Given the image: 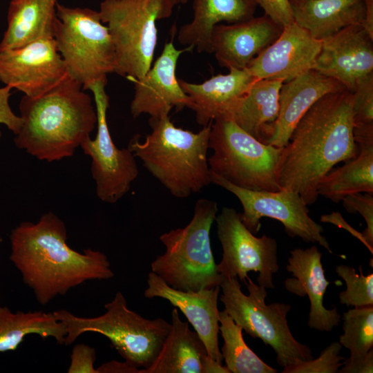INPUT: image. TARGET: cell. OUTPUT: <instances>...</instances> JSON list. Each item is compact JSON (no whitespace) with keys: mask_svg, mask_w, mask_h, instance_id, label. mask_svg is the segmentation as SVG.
<instances>
[{"mask_svg":"<svg viewBox=\"0 0 373 373\" xmlns=\"http://www.w3.org/2000/svg\"><path fill=\"white\" fill-rule=\"evenodd\" d=\"M353 93H328L305 113L281 148L276 169L280 188L298 193L307 205L318 199L323 178L339 162L356 157Z\"/></svg>","mask_w":373,"mask_h":373,"instance_id":"1","label":"cell"},{"mask_svg":"<svg viewBox=\"0 0 373 373\" xmlns=\"http://www.w3.org/2000/svg\"><path fill=\"white\" fill-rule=\"evenodd\" d=\"M64 221L52 212L23 222L10 233V260L42 305L88 281L114 276L106 256L90 248L79 252L66 242Z\"/></svg>","mask_w":373,"mask_h":373,"instance_id":"2","label":"cell"},{"mask_svg":"<svg viewBox=\"0 0 373 373\" xmlns=\"http://www.w3.org/2000/svg\"><path fill=\"white\" fill-rule=\"evenodd\" d=\"M19 110L23 124L14 139L16 146L48 162L72 156L97 120L92 98L68 75L41 95H24Z\"/></svg>","mask_w":373,"mask_h":373,"instance_id":"3","label":"cell"},{"mask_svg":"<svg viewBox=\"0 0 373 373\" xmlns=\"http://www.w3.org/2000/svg\"><path fill=\"white\" fill-rule=\"evenodd\" d=\"M151 132L128 148L173 196L188 198L211 183L207 152L211 122L198 133L175 126L169 116L150 118Z\"/></svg>","mask_w":373,"mask_h":373,"instance_id":"4","label":"cell"},{"mask_svg":"<svg viewBox=\"0 0 373 373\" xmlns=\"http://www.w3.org/2000/svg\"><path fill=\"white\" fill-rule=\"evenodd\" d=\"M217 212L216 202L199 199L187 225L160 236L166 250L152 261L151 271L170 287L181 291L220 286L224 278L218 272L210 239Z\"/></svg>","mask_w":373,"mask_h":373,"instance_id":"5","label":"cell"},{"mask_svg":"<svg viewBox=\"0 0 373 373\" xmlns=\"http://www.w3.org/2000/svg\"><path fill=\"white\" fill-rule=\"evenodd\" d=\"M104 308L105 313L91 318L77 316L66 309L54 311L57 319L66 327L64 345H71L86 332L98 333L109 339L128 364L137 368L149 367L161 349L171 323L162 318H145L128 309L121 291Z\"/></svg>","mask_w":373,"mask_h":373,"instance_id":"6","label":"cell"},{"mask_svg":"<svg viewBox=\"0 0 373 373\" xmlns=\"http://www.w3.org/2000/svg\"><path fill=\"white\" fill-rule=\"evenodd\" d=\"M173 0H103L101 20L111 35L116 56L115 73L142 77L151 67L157 41L156 21L169 17Z\"/></svg>","mask_w":373,"mask_h":373,"instance_id":"7","label":"cell"},{"mask_svg":"<svg viewBox=\"0 0 373 373\" xmlns=\"http://www.w3.org/2000/svg\"><path fill=\"white\" fill-rule=\"evenodd\" d=\"M53 39L69 77L85 90L92 83L115 73L113 41L99 11L57 3Z\"/></svg>","mask_w":373,"mask_h":373,"instance_id":"8","label":"cell"},{"mask_svg":"<svg viewBox=\"0 0 373 373\" xmlns=\"http://www.w3.org/2000/svg\"><path fill=\"white\" fill-rule=\"evenodd\" d=\"M245 283L249 292L245 294L236 278H225L220 285V301L233 321L252 338L261 339L276 353L281 367L313 358L310 347L298 341L287 323L289 304H267L266 288L254 283L249 277Z\"/></svg>","mask_w":373,"mask_h":373,"instance_id":"9","label":"cell"},{"mask_svg":"<svg viewBox=\"0 0 373 373\" xmlns=\"http://www.w3.org/2000/svg\"><path fill=\"white\" fill-rule=\"evenodd\" d=\"M208 157L213 173L238 187L252 191L280 189L276 169L281 148L263 143L229 119L211 122Z\"/></svg>","mask_w":373,"mask_h":373,"instance_id":"10","label":"cell"},{"mask_svg":"<svg viewBox=\"0 0 373 373\" xmlns=\"http://www.w3.org/2000/svg\"><path fill=\"white\" fill-rule=\"evenodd\" d=\"M211 180L239 200L243 209L240 213L241 220L254 234L260 230L261 218L268 217L281 222L290 237L299 238L305 242L318 243L332 253L323 235V228L309 216L308 205L295 191L286 188H280L276 191L245 189L229 183L211 171Z\"/></svg>","mask_w":373,"mask_h":373,"instance_id":"11","label":"cell"},{"mask_svg":"<svg viewBox=\"0 0 373 373\" xmlns=\"http://www.w3.org/2000/svg\"><path fill=\"white\" fill-rule=\"evenodd\" d=\"M215 220L222 248L218 272L224 279L236 278L245 283L249 272H257L259 285L274 288L273 276L279 269L277 241L266 235L256 237L233 208L223 207Z\"/></svg>","mask_w":373,"mask_h":373,"instance_id":"12","label":"cell"},{"mask_svg":"<svg viewBox=\"0 0 373 373\" xmlns=\"http://www.w3.org/2000/svg\"><path fill=\"white\" fill-rule=\"evenodd\" d=\"M106 82L98 80L86 89L93 95L97 132L94 139L87 138L80 147L91 158L90 171L97 197L104 202L115 203L129 191L138 169L132 151L128 147L119 149L112 140L106 119L109 106Z\"/></svg>","mask_w":373,"mask_h":373,"instance_id":"13","label":"cell"},{"mask_svg":"<svg viewBox=\"0 0 373 373\" xmlns=\"http://www.w3.org/2000/svg\"><path fill=\"white\" fill-rule=\"evenodd\" d=\"M68 75L53 38H43L21 47L0 51V81L35 97L48 92Z\"/></svg>","mask_w":373,"mask_h":373,"instance_id":"14","label":"cell"},{"mask_svg":"<svg viewBox=\"0 0 373 373\" xmlns=\"http://www.w3.org/2000/svg\"><path fill=\"white\" fill-rule=\"evenodd\" d=\"M175 48L173 40L166 42L153 67L141 78H128L135 84V93L131 103L134 118L142 114L150 118L169 116L170 111L191 107V101L176 77V66L180 56L190 50Z\"/></svg>","mask_w":373,"mask_h":373,"instance_id":"15","label":"cell"},{"mask_svg":"<svg viewBox=\"0 0 373 373\" xmlns=\"http://www.w3.org/2000/svg\"><path fill=\"white\" fill-rule=\"evenodd\" d=\"M321 41L313 69L353 93L357 82L373 73V37L362 26L352 25Z\"/></svg>","mask_w":373,"mask_h":373,"instance_id":"16","label":"cell"},{"mask_svg":"<svg viewBox=\"0 0 373 373\" xmlns=\"http://www.w3.org/2000/svg\"><path fill=\"white\" fill-rule=\"evenodd\" d=\"M321 44L293 21L247 68L256 79L285 82L313 69Z\"/></svg>","mask_w":373,"mask_h":373,"instance_id":"17","label":"cell"},{"mask_svg":"<svg viewBox=\"0 0 373 373\" xmlns=\"http://www.w3.org/2000/svg\"><path fill=\"white\" fill-rule=\"evenodd\" d=\"M283 27L263 15L234 23L216 25L211 35V50L220 66L247 68L281 34Z\"/></svg>","mask_w":373,"mask_h":373,"instance_id":"18","label":"cell"},{"mask_svg":"<svg viewBox=\"0 0 373 373\" xmlns=\"http://www.w3.org/2000/svg\"><path fill=\"white\" fill-rule=\"evenodd\" d=\"M144 296L147 298H161L178 308L192 325L203 341L208 355L222 364L218 345L219 310L218 300L220 286L196 291H181L168 285L157 274H148Z\"/></svg>","mask_w":373,"mask_h":373,"instance_id":"19","label":"cell"},{"mask_svg":"<svg viewBox=\"0 0 373 373\" xmlns=\"http://www.w3.org/2000/svg\"><path fill=\"white\" fill-rule=\"evenodd\" d=\"M321 258L322 254L316 246L291 250L286 269L293 278L285 280V287L291 294L308 296L309 327L328 332L340 324L341 316L336 307L328 309L323 305L324 295L330 282L325 277Z\"/></svg>","mask_w":373,"mask_h":373,"instance_id":"20","label":"cell"},{"mask_svg":"<svg viewBox=\"0 0 373 373\" xmlns=\"http://www.w3.org/2000/svg\"><path fill=\"white\" fill-rule=\"evenodd\" d=\"M337 80L310 69L283 82L279 91V111L266 144L283 148L298 121L324 95L345 90Z\"/></svg>","mask_w":373,"mask_h":373,"instance_id":"21","label":"cell"},{"mask_svg":"<svg viewBox=\"0 0 373 373\" xmlns=\"http://www.w3.org/2000/svg\"><path fill=\"white\" fill-rule=\"evenodd\" d=\"M200 84L179 79L191 101L196 122L203 126L214 119L225 118L231 108L249 90L256 79L247 68L230 69Z\"/></svg>","mask_w":373,"mask_h":373,"instance_id":"22","label":"cell"},{"mask_svg":"<svg viewBox=\"0 0 373 373\" xmlns=\"http://www.w3.org/2000/svg\"><path fill=\"white\" fill-rule=\"evenodd\" d=\"M256 0H193V17L183 25L178 35L179 42L199 52L211 53V35L220 22L234 23L254 17Z\"/></svg>","mask_w":373,"mask_h":373,"instance_id":"23","label":"cell"},{"mask_svg":"<svg viewBox=\"0 0 373 373\" xmlns=\"http://www.w3.org/2000/svg\"><path fill=\"white\" fill-rule=\"evenodd\" d=\"M289 1L294 21L318 40L364 20L365 0Z\"/></svg>","mask_w":373,"mask_h":373,"instance_id":"24","label":"cell"},{"mask_svg":"<svg viewBox=\"0 0 373 373\" xmlns=\"http://www.w3.org/2000/svg\"><path fill=\"white\" fill-rule=\"evenodd\" d=\"M206 354L200 336L190 329L188 322L180 319L175 307L171 312L170 330L157 356L138 373H202V358Z\"/></svg>","mask_w":373,"mask_h":373,"instance_id":"25","label":"cell"},{"mask_svg":"<svg viewBox=\"0 0 373 373\" xmlns=\"http://www.w3.org/2000/svg\"><path fill=\"white\" fill-rule=\"evenodd\" d=\"M283 82L258 79L231 108L226 119L265 143L279 111V91Z\"/></svg>","mask_w":373,"mask_h":373,"instance_id":"26","label":"cell"},{"mask_svg":"<svg viewBox=\"0 0 373 373\" xmlns=\"http://www.w3.org/2000/svg\"><path fill=\"white\" fill-rule=\"evenodd\" d=\"M57 4V0H11L0 51L17 48L39 39L53 38Z\"/></svg>","mask_w":373,"mask_h":373,"instance_id":"27","label":"cell"},{"mask_svg":"<svg viewBox=\"0 0 373 373\" xmlns=\"http://www.w3.org/2000/svg\"><path fill=\"white\" fill-rule=\"evenodd\" d=\"M354 140L358 146L356 157L323 178L318 195L338 203L350 194L373 193V135Z\"/></svg>","mask_w":373,"mask_h":373,"instance_id":"28","label":"cell"},{"mask_svg":"<svg viewBox=\"0 0 373 373\" xmlns=\"http://www.w3.org/2000/svg\"><path fill=\"white\" fill-rule=\"evenodd\" d=\"M29 334L52 337L64 345L67 329L53 312H12L8 307L0 306V353L15 350Z\"/></svg>","mask_w":373,"mask_h":373,"instance_id":"29","label":"cell"},{"mask_svg":"<svg viewBox=\"0 0 373 373\" xmlns=\"http://www.w3.org/2000/svg\"><path fill=\"white\" fill-rule=\"evenodd\" d=\"M219 332L224 341L221 349L225 367L230 373H276L277 370L265 363L246 344L242 327L225 309L219 311Z\"/></svg>","mask_w":373,"mask_h":373,"instance_id":"30","label":"cell"},{"mask_svg":"<svg viewBox=\"0 0 373 373\" xmlns=\"http://www.w3.org/2000/svg\"><path fill=\"white\" fill-rule=\"evenodd\" d=\"M343 334L340 344L350 351V356H359L373 347V305L354 307L343 316Z\"/></svg>","mask_w":373,"mask_h":373,"instance_id":"31","label":"cell"},{"mask_svg":"<svg viewBox=\"0 0 373 373\" xmlns=\"http://www.w3.org/2000/svg\"><path fill=\"white\" fill-rule=\"evenodd\" d=\"M358 268L359 274L349 265L336 267V274L346 284V289L339 293L340 303L354 307L373 305V274L364 275L361 265Z\"/></svg>","mask_w":373,"mask_h":373,"instance_id":"32","label":"cell"},{"mask_svg":"<svg viewBox=\"0 0 373 373\" xmlns=\"http://www.w3.org/2000/svg\"><path fill=\"white\" fill-rule=\"evenodd\" d=\"M342 345L334 341L315 359L301 361L283 367L282 373H336L343 365Z\"/></svg>","mask_w":373,"mask_h":373,"instance_id":"33","label":"cell"},{"mask_svg":"<svg viewBox=\"0 0 373 373\" xmlns=\"http://www.w3.org/2000/svg\"><path fill=\"white\" fill-rule=\"evenodd\" d=\"M352 93L354 128L373 127V73L361 79Z\"/></svg>","mask_w":373,"mask_h":373,"instance_id":"34","label":"cell"},{"mask_svg":"<svg viewBox=\"0 0 373 373\" xmlns=\"http://www.w3.org/2000/svg\"><path fill=\"white\" fill-rule=\"evenodd\" d=\"M345 210L350 213H359L366 222V228L361 233L363 244L372 254L373 251V196L372 193L350 194L343 200Z\"/></svg>","mask_w":373,"mask_h":373,"instance_id":"35","label":"cell"},{"mask_svg":"<svg viewBox=\"0 0 373 373\" xmlns=\"http://www.w3.org/2000/svg\"><path fill=\"white\" fill-rule=\"evenodd\" d=\"M95 350L84 343L76 344L70 354L68 373H99L94 367Z\"/></svg>","mask_w":373,"mask_h":373,"instance_id":"36","label":"cell"},{"mask_svg":"<svg viewBox=\"0 0 373 373\" xmlns=\"http://www.w3.org/2000/svg\"><path fill=\"white\" fill-rule=\"evenodd\" d=\"M257 4L278 24L284 27L294 21L289 0H256Z\"/></svg>","mask_w":373,"mask_h":373,"instance_id":"37","label":"cell"},{"mask_svg":"<svg viewBox=\"0 0 373 373\" xmlns=\"http://www.w3.org/2000/svg\"><path fill=\"white\" fill-rule=\"evenodd\" d=\"M12 88L8 86L0 88V124H4L15 135H17L23 124V119L13 113L9 104ZM1 133L0 132V138Z\"/></svg>","mask_w":373,"mask_h":373,"instance_id":"38","label":"cell"},{"mask_svg":"<svg viewBox=\"0 0 373 373\" xmlns=\"http://www.w3.org/2000/svg\"><path fill=\"white\" fill-rule=\"evenodd\" d=\"M339 373H372L373 350L365 354L350 356L343 361V365L338 370Z\"/></svg>","mask_w":373,"mask_h":373,"instance_id":"39","label":"cell"},{"mask_svg":"<svg viewBox=\"0 0 373 373\" xmlns=\"http://www.w3.org/2000/svg\"><path fill=\"white\" fill-rule=\"evenodd\" d=\"M99 373L106 372H126L138 373L139 369L128 364L126 362H118L112 361L101 365L97 368Z\"/></svg>","mask_w":373,"mask_h":373,"instance_id":"40","label":"cell"},{"mask_svg":"<svg viewBox=\"0 0 373 373\" xmlns=\"http://www.w3.org/2000/svg\"><path fill=\"white\" fill-rule=\"evenodd\" d=\"M202 373H230L229 370L207 354L202 358Z\"/></svg>","mask_w":373,"mask_h":373,"instance_id":"41","label":"cell"},{"mask_svg":"<svg viewBox=\"0 0 373 373\" xmlns=\"http://www.w3.org/2000/svg\"><path fill=\"white\" fill-rule=\"evenodd\" d=\"M365 16L362 26L373 37V0H365Z\"/></svg>","mask_w":373,"mask_h":373,"instance_id":"42","label":"cell"},{"mask_svg":"<svg viewBox=\"0 0 373 373\" xmlns=\"http://www.w3.org/2000/svg\"><path fill=\"white\" fill-rule=\"evenodd\" d=\"M175 4H184L187 2L188 0H173Z\"/></svg>","mask_w":373,"mask_h":373,"instance_id":"43","label":"cell"}]
</instances>
